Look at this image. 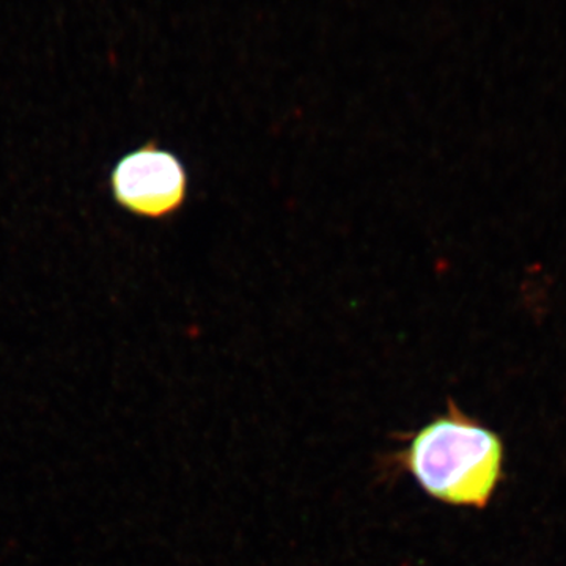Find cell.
I'll return each mask as SVG.
<instances>
[{
    "label": "cell",
    "mask_w": 566,
    "mask_h": 566,
    "mask_svg": "<svg viewBox=\"0 0 566 566\" xmlns=\"http://www.w3.org/2000/svg\"><path fill=\"white\" fill-rule=\"evenodd\" d=\"M397 439L400 449L376 463L382 482L409 475L433 501L472 510H485L504 482V439L452 398L444 415Z\"/></svg>",
    "instance_id": "1"
},
{
    "label": "cell",
    "mask_w": 566,
    "mask_h": 566,
    "mask_svg": "<svg viewBox=\"0 0 566 566\" xmlns=\"http://www.w3.org/2000/svg\"><path fill=\"white\" fill-rule=\"evenodd\" d=\"M188 172L178 156L147 142L123 156L111 174L115 202L139 218L161 221L188 199Z\"/></svg>",
    "instance_id": "2"
}]
</instances>
